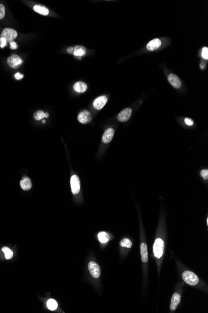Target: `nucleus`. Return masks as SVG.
<instances>
[{
  "instance_id": "nucleus-15",
  "label": "nucleus",
  "mask_w": 208,
  "mask_h": 313,
  "mask_svg": "<svg viewBox=\"0 0 208 313\" xmlns=\"http://www.w3.org/2000/svg\"><path fill=\"white\" fill-rule=\"evenodd\" d=\"M74 89L77 93H84L87 89V85L82 81H78L74 84Z\"/></svg>"
},
{
  "instance_id": "nucleus-3",
  "label": "nucleus",
  "mask_w": 208,
  "mask_h": 313,
  "mask_svg": "<svg viewBox=\"0 0 208 313\" xmlns=\"http://www.w3.org/2000/svg\"><path fill=\"white\" fill-rule=\"evenodd\" d=\"M17 31L15 29L10 28H5L1 34V38H5L7 43L12 42L15 38H17Z\"/></svg>"
},
{
  "instance_id": "nucleus-12",
  "label": "nucleus",
  "mask_w": 208,
  "mask_h": 313,
  "mask_svg": "<svg viewBox=\"0 0 208 313\" xmlns=\"http://www.w3.org/2000/svg\"><path fill=\"white\" fill-rule=\"evenodd\" d=\"M161 45H162L161 40L158 38H156V39H154L151 40V41H150L147 44L146 48L150 51H154L155 49L159 48L161 46Z\"/></svg>"
},
{
  "instance_id": "nucleus-6",
  "label": "nucleus",
  "mask_w": 208,
  "mask_h": 313,
  "mask_svg": "<svg viewBox=\"0 0 208 313\" xmlns=\"http://www.w3.org/2000/svg\"><path fill=\"white\" fill-rule=\"evenodd\" d=\"M88 268L90 271V274L95 278H98L100 276V266L95 262L90 261L89 263Z\"/></svg>"
},
{
  "instance_id": "nucleus-21",
  "label": "nucleus",
  "mask_w": 208,
  "mask_h": 313,
  "mask_svg": "<svg viewBox=\"0 0 208 313\" xmlns=\"http://www.w3.org/2000/svg\"><path fill=\"white\" fill-rule=\"evenodd\" d=\"M2 251L3 252H4L5 255V257L6 259H10L13 257V251L8 247H3L2 248Z\"/></svg>"
},
{
  "instance_id": "nucleus-2",
  "label": "nucleus",
  "mask_w": 208,
  "mask_h": 313,
  "mask_svg": "<svg viewBox=\"0 0 208 313\" xmlns=\"http://www.w3.org/2000/svg\"><path fill=\"white\" fill-rule=\"evenodd\" d=\"M153 253L155 257L160 259L163 254L164 241L161 238H157L153 244Z\"/></svg>"
},
{
  "instance_id": "nucleus-33",
  "label": "nucleus",
  "mask_w": 208,
  "mask_h": 313,
  "mask_svg": "<svg viewBox=\"0 0 208 313\" xmlns=\"http://www.w3.org/2000/svg\"><path fill=\"white\" fill-rule=\"evenodd\" d=\"M46 123V121H44V120H43V121H42V123H43V124H44V123Z\"/></svg>"
},
{
  "instance_id": "nucleus-30",
  "label": "nucleus",
  "mask_w": 208,
  "mask_h": 313,
  "mask_svg": "<svg viewBox=\"0 0 208 313\" xmlns=\"http://www.w3.org/2000/svg\"><path fill=\"white\" fill-rule=\"evenodd\" d=\"M15 78H16V79L20 80V79H21L24 77V76H23V75H21V74H20V73H17L15 75Z\"/></svg>"
},
{
  "instance_id": "nucleus-26",
  "label": "nucleus",
  "mask_w": 208,
  "mask_h": 313,
  "mask_svg": "<svg viewBox=\"0 0 208 313\" xmlns=\"http://www.w3.org/2000/svg\"><path fill=\"white\" fill-rule=\"evenodd\" d=\"M201 175L204 179H208V170L207 169L202 170L201 171Z\"/></svg>"
},
{
  "instance_id": "nucleus-10",
  "label": "nucleus",
  "mask_w": 208,
  "mask_h": 313,
  "mask_svg": "<svg viewBox=\"0 0 208 313\" xmlns=\"http://www.w3.org/2000/svg\"><path fill=\"white\" fill-rule=\"evenodd\" d=\"M168 81L170 82V83L176 89H178L180 88L181 86V79H180V78L175 75V74H170L169 75L168 77Z\"/></svg>"
},
{
  "instance_id": "nucleus-22",
  "label": "nucleus",
  "mask_w": 208,
  "mask_h": 313,
  "mask_svg": "<svg viewBox=\"0 0 208 313\" xmlns=\"http://www.w3.org/2000/svg\"><path fill=\"white\" fill-rule=\"evenodd\" d=\"M120 244V246L122 247H128V248H131L132 246V241L129 239H127V238L123 239L121 241Z\"/></svg>"
},
{
  "instance_id": "nucleus-28",
  "label": "nucleus",
  "mask_w": 208,
  "mask_h": 313,
  "mask_svg": "<svg viewBox=\"0 0 208 313\" xmlns=\"http://www.w3.org/2000/svg\"><path fill=\"white\" fill-rule=\"evenodd\" d=\"M184 122H185V123H186L187 125H188V126H192V125H193V124H194L193 121L191 119L188 118H185V120H184Z\"/></svg>"
},
{
  "instance_id": "nucleus-5",
  "label": "nucleus",
  "mask_w": 208,
  "mask_h": 313,
  "mask_svg": "<svg viewBox=\"0 0 208 313\" xmlns=\"http://www.w3.org/2000/svg\"><path fill=\"white\" fill-rule=\"evenodd\" d=\"M71 186L72 193L74 194H77L80 190V179L77 175H73L71 178Z\"/></svg>"
},
{
  "instance_id": "nucleus-8",
  "label": "nucleus",
  "mask_w": 208,
  "mask_h": 313,
  "mask_svg": "<svg viewBox=\"0 0 208 313\" xmlns=\"http://www.w3.org/2000/svg\"><path fill=\"white\" fill-rule=\"evenodd\" d=\"M78 121L82 124H87L92 121V115L87 110H84L80 112L77 117Z\"/></svg>"
},
{
  "instance_id": "nucleus-1",
  "label": "nucleus",
  "mask_w": 208,
  "mask_h": 313,
  "mask_svg": "<svg viewBox=\"0 0 208 313\" xmlns=\"http://www.w3.org/2000/svg\"><path fill=\"white\" fill-rule=\"evenodd\" d=\"M182 278L183 281L189 285L196 286L199 283L198 277L193 272L186 271L183 273Z\"/></svg>"
},
{
  "instance_id": "nucleus-18",
  "label": "nucleus",
  "mask_w": 208,
  "mask_h": 313,
  "mask_svg": "<svg viewBox=\"0 0 208 313\" xmlns=\"http://www.w3.org/2000/svg\"><path fill=\"white\" fill-rule=\"evenodd\" d=\"M33 10L35 12L44 16H47L49 14V10L47 8L39 5H34L33 7Z\"/></svg>"
},
{
  "instance_id": "nucleus-24",
  "label": "nucleus",
  "mask_w": 208,
  "mask_h": 313,
  "mask_svg": "<svg viewBox=\"0 0 208 313\" xmlns=\"http://www.w3.org/2000/svg\"><path fill=\"white\" fill-rule=\"evenodd\" d=\"M201 55L204 59H205V60L208 59V48H207V47H204L202 48Z\"/></svg>"
},
{
  "instance_id": "nucleus-13",
  "label": "nucleus",
  "mask_w": 208,
  "mask_h": 313,
  "mask_svg": "<svg viewBox=\"0 0 208 313\" xmlns=\"http://www.w3.org/2000/svg\"><path fill=\"white\" fill-rule=\"evenodd\" d=\"M180 301H181L180 295L177 293H174L172 296V298H171V306H170L171 310L175 311L176 309V307H178V306L179 305Z\"/></svg>"
},
{
  "instance_id": "nucleus-17",
  "label": "nucleus",
  "mask_w": 208,
  "mask_h": 313,
  "mask_svg": "<svg viewBox=\"0 0 208 313\" xmlns=\"http://www.w3.org/2000/svg\"><path fill=\"white\" fill-rule=\"evenodd\" d=\"M86 53V49L84 46H76L74 48L73 54L76 57H82L85 55Z\"/></svg>"
},
{
  "instance_id": "nucleus-7",
  "label": "nucleus",
  "mask_w": 208,
  "mask_h": 313,
  "mask_svg": "<svg viewBox=\"0 0 208 313\" xmlns=\"http://www.w3.org/2000/svg\"><path fill=\"white\" fill-rule=\"evenodd\" d=\"M107 102V98L106 96H99L94 100L93 102V106L95 109L100 110L104 107V106L106 104Z\"/></svg>"
},
{
  "instance_id": "nucleus-16",
  "label": "nucleus",
  "mask_w": 208,
  "mask_h": 313,
  "mask_svg": "<svg viewBox=\"0 0 208 313\" xmlns=\"http://www.w3.org/2000/svg\"><path fill=\"white\" fill-rule=\"evenodd\" d=\"M20 186L23 190L28 191L32 187V184L31 180L28 177H24L20 182Z\"/></svg>"
},
{
  "instance_id": "nucleus-20",
  "label": "nucleus",
  "mask_w": 208,
  "mask_h": 313,
  "mask_svg": "<svg viewBox=\"0 0 208 313\" xmlns=\"http://www.w3.org/2000/svg\"><path fill=\"white\" fill-rule=\"evenodd\" d=\"M47 306L49 309L51 311H54L58 308V303L54 299H50L48 300L47 302Z\"/></svg>"
},
{
  "instance_id": "nucleus-11",
  "label": "nucleus",
  "mask_w": 208,
  "mask_h": 313,
  "mask_svg": "<svg viewBox=\"0 0 208 313\" xmlns=\"http://www.w3.org/2000/svg\"><path fill=\"white\" fill-rule=\"evenodd\" d=\"M114 129L112 128H108L105 133H103L102 136V141L103 143H109L113 139L114 136Z\"/></svg>"
},
{
  "instance_id": "nucleus-9",
  "label": "nucleus",
  "mask_w": 208,
  "mask_h": 313,
  "mask_svg": "<svg viewBox=\"0 0 208 313\" xmlns=\"http://www.w3.org/2000/svg\"><path fill=\"white\" fill-rule=\"evenodd\" d=\"M132 110L130 108H127L122 110L117 116V119L120 122H125L128 121L131 117Z\"/></svg>"
},
{
  "instance_id": "nucleus-32",
  "label": "nucleus",
  "mask_w": 208,
  "mask_h": 313,
  "mask_svg": "<svg viewBox=\"0 0 208 313\" xmlns=\"http://www.w3.org/2000/svg\"><path fill=\"white\" fill-rule=\"evenodd\" d=\"M45 117H46V118H48V117H49V113H45Z\"/></svg>"
},
{
  "instance_id": "nucleus-25",
  "label": "nucleus",
  "mask_w": 208,
  "mask_h": 313,
  "mask_svg": "<svg viewBox=\"0 0 208 313\" xmlns=\"http://www.w3.org/2000/svg\"><path fill=\"white\" fill-rule=\"evenodd\" d=\"M5 16V7L3 5L0 4V20L3 19Z\"/></svg>"
},
{
  "instance_id": "nucleus-27",
  "label": "nucleus",
  "mask_w": 208,
  "mask_h": 313,
  "mask_svg": "<svg viewBox=\"0 0 208 313\" xmlns=\"http://www.w3.org/2000/svg\"><path fill=\"white\" fill-rule=\"evenodd\" d=\"M7 45V42L6 39L3 38H0V47L2 48H3Z\"/></svg>"
},
{
  "instance_id": "nucleus-14",
  "label": "nucleus",
  "mask_w": 208,
  "mask_h": 313,
  "mask_svg": "<svg viewBox=\"0 0 208 313\" xmlns=\"http://www.w3.org/2000/svg\"><path fill=\"white\" fill-rule=\"evenodd\" d=\"M140 251H141V256L142 261L143 263H146L148 260V249H147V245L145 243H141Z\"/></svg>"
},
{
  "instance_id": "nucleus-19",
  "label": "nucleus",
  "mask_w": 208,
  "mask_h": 313,
  "mask_svg": "<svg viewBox=\"0 0 208 313\" xmlns=\"http://www.w3.org/2000/svg\"><path fill=\"white\" fill-rule=\"evenodd\" d=\"M98 239L102 243H106L109 241V235L106 232H100L98 234Z\"/></svg>"
},
{
  "instance_id": "nucleus-23",
  "label": "nucleus",
  "mask_w": 208,
  "mask_h": 313,
  "mask_svg": "<svg viewBox=\"0 0 208 313\" xmlns=\"http://www.w3.org/2000/svg\"><path fill=\"white\" fill-rule=\"evenodd\" d=\"M44 118H45V113L43 111L39 110L34 114V118L37 121L42 120Z\"/></svg>"
},
{
  "instance_id": "nucleus-31",
  "label": "nucleus",
  "mask_w": 208,
  "mask_h": 313,
  "mask_svg": "<svg viewBox=\"0 0 208 313\" xmlns=\"http://www.w3.org/2000/svg\"><path fill=\"white\" fill-rule=\"evenodd\" d=\"M73 51H74V48H72V47H69L67 49V52H68V53H72Z\"/></svg>"
},
{
  "instance_id": "nucleus-4",
  "label": "nucleus",
  "mask_w": 208,
  "mask_h": 313,
  "mask_svg": "<svg viewBox=\"0 0 208 313\" xmlns=\"http://www.w3.org/2000/svg\"><path fill=\"white\" fill-rule=\"evenodd\" d=\"M7 63L11 68L17 69L21 66V65L23 63V61L21 60L20 57H19L18 55H13L8 58Z\"/></svg>"
},
{
  "instance_id": "nucleus-29",
  "label": "nucleus",
  "mask_w": 208,
  "mask_h": 313,
  "mask_svg": "<svg viewBox=\"0 0 208 313\" xmlns=\"http://www.w3.org/2000/svg\"><path fill=\"white\" fill-rule=\"evenodd\" d=\"M10 43V48L11 49H16L18 48V44H16V42L12 41V42Z\"/></svg>"
}]
</instances>
